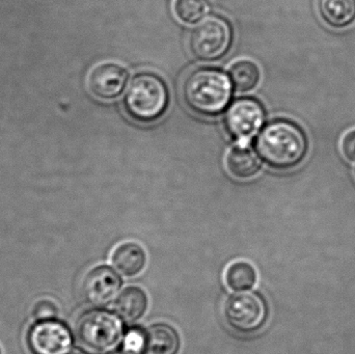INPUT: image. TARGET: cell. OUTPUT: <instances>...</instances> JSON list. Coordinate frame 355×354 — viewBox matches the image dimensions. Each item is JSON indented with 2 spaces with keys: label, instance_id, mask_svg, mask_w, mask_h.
<instances>
[{
  "label": "cell",
  "instance_id": "9c48e42d",
  "mask_svg": "<svg viewBox=\"0 0 355 354\" xmlns=\"http://www.w3.org/2000/svg\"><path fill=\"white\" fill-rule=\"evenodd\" d=\"M128 81V71L114 62H101L87 75V89L98 99L112 100L122 94Z\"/></svg>",
  "mask_w": 355,
  "mask_h": 354
},
{
  "label": "cell",
  "instance_id": "277c9868",
  "mask_svg": "<svg viewBox=\"0 0 355 354\" xmlns=\"http://www.w3.org/2000/svg\"><path fill=\"white\" fill-rule=\"evenodd\" d=\"M79 342L95 353H106L120 343L123 336L120 320L107 311L95 310L79 318L76 326Z\"/></svg>",
  "mask_w": 355,
  "mask_h": 354
},
{
  "label": "cell",
  "instance_id": "4fadbf2b",
  "mask_svg": "<svg viewBox=\"0 0 355 354\" xmlns=\"http://www.w3.org/2000/svg\"><path fill=\"white\" fill-rule=\"evenodd\" d=\"M180 349V337L172 326L157 324L150 326L145 334L146 354H177Z\"/></svg>",
  "mask_w": 355,
  "mask_h": 354
},
{
  "label": "cell",
  "instance_id": "e0dca14e",
  "mask_svg": "<svg viewBox=\"0 0 355 354\" xmlns=\"http://www.w3.org/2000/svg\"><path fill=\"white\" fill-rule=\"evenodd\" d=\"M225 278L227 287L232 290H250L256 285L257 272L248 262L237 261L227 268Z\"/></svg>",
  "mask_w": 355,
  "mask_h": 354
},
{
  "label": "cell",
  "instance_id": "7402d4cb",
  "mask_svg": "<svg viewBox=\"0 0 355 354\" xmlns=\"http://www.w3.org/2000/svg\"><path fill=\"white\" fill-rule=\"evenodd\" d=\"M68 354H89L87 353H85V351H83V349H73L71 353H69Z\"/></svg>",
  "mask_w": 355,
  "mask_h": 354
},
{
  "label": "cell",
  "instance_id": "cb8c5ba5",
  "mask_svg": "<svg viewBox=\"0 0 355 354\" xmlns=\"http://www.w3.org/2000/svg\"><path fill=\"white\" fill-rule=\"evenodd\" d=\"M0 354H1V351H0Z\"/></svg>",
  "mask_w": 355,
  "mask_h": 354
},
{
  "label": "cell",
  "instance_id": "8992f818",
  "mask_svg": "<svg viewBox=\"0 0 355 354\" xmlns=\"http://www.w3.org/2000/svg\"><path fill=\"white\" fill-rule=\"evenodd\" d=\"M225 315L230 326L238 332L252 333L264 324L266 306L264 301L254 293H240L227 301Z\"/></svg>",
  "mask_w": 355,
  "mask_h": 354
},
{
  "label": "cell",
  "instance_id": "3957f363",
  "mask_svg": "<svg viewBox=\"0 0 355 354\" xmlns=\"http://www.w3.org/2000/svg\"><path fill=\"white\" fill-rule=\"evenodd\" d=\"M170 102L164 81L152 73H141L131 80L124 98V106L131 118L151 123L162 118Z\"/></svg>",
  "mask_w": 355,
  "mask_h": 354
},
{
  "label": "cell",
  "instance_id": "30bf717a",
  "mask_svg": "<svg viewBox=\"0 0 355 354\" xmlns=\"http://www.w3.org/2000/svg\"><path fill=\"white\" fill-rule=\"evenodd\" d=\"M121 285V278L114 269L108 266H99L85 276L83 294L87 303L95 307H103L116 297Z\"/></svg>",
  "mask_w": 355,
  "mask_h": 354
},
{
  "label": "cell",
  "instance_id": "7c38bea8",
  "mask_svg": "<svg viewBox=\"0 0 355 354\" xmlns=\"http://www.w3.org/2000/svg\"><path fill=\"white\" fill-rule=\"evenodd\" d=\"M147 263V254L141 245L125 242L119 245L112 254V264L125 276L141 274Z\"/></svg>",
  "mask_w": 355,
  "mask_h": 354
},
{
  "label": "cell",
  "instance_id": "ba28073f",
  "mask_svg": "<svg viewBox=\"0 0 355 354\" xmlns=\"http://www.w3.org/2000/svg\"><path fill=\"white\" fill-rule=\"evenodd\" d=\"M28 345L33 354H68L72 337L64 324L53 319L45 320L31 328Z\"/></svg>",
  "mask_w": 355,
  "mask_h": 354
},
{
  "label": "cell",
  "instance_id": "d6986e66",
  "mask_svg": "<svg viewBox=\"0 0 355 354\" xmlns=\"http://www.w3.org/2000/svg\"><path fill=\"white\" fill-rule=\"evenodd\" d=\"M33 313L39 321L52 320L58 315V308L52 301H41L35 306Z\"/></svg>",
  "mask_w": 355,
  "mask_h": 354
},
{
  "label": "cell",
  "instance_id": "5b68a950",
  "mask_svg": "<svg viewBox=\"0 0 355 354\" xmlns=\"http://www.w3.org/2000/svg\"><path fill=\"white\" fill-rule=\"evenodd\" d=\"M232 41L230 25L218 17H211L200 22L190 33L189 46L198 60H218L229 50Z\"/></svg>",
  "mask_w": 355,
  "mask_h": 354
},
{
  "label": "cell",
  "instance_id": "8fae6325",
  "mask_svg": "<svg viewBox=\"0 0 355 354\" xmlns=\"http://www.w3.org/2000/svg\"><path fill=\"white\" fill-rule=\"evenodd\" d=\"M227 172L239 180H248L258 174L261 168L258 155L245 145H236L225 158Z\"/></svg>",
  "mask_w": 355,
  "mask_h": 354
},
{
  "label": "cell",
  "instance_id": "52a82bcc",
  "mask_svg": "<svg viewBox=\"0 0 355 354\" xmlns=\"http://www.w3.org/2000/svg\"><path fill=\"white\" fill-rule=\"evenodd\" d=\"M264 118V109L258 101L242 98L230 106L225 116V126L233 139L245 141L261 128Z\"/></svg>",
  "mask_w": 355,
  "mask_h": 354
},
{
  "label": "cell",
  "instance_id": "44dd1931",
  "mask_svg": "<svg viewBox=\"0 0 355 354\" xmlns=\"http://www.w3.org/2000/svg\"><path fill=\"white\" fill-rule=\"evenodd\" d=\"M341 151L348 161L355 162V129L344 135L341 141Z\"/></svg>",
  "mask_w": 355,
  "mask_h": 354
},
{
  "label": "cell",
  "instance_id": "603a6c76",
  "mask_svg": "<svg viewBox=\"0 0 355 354\" xmlns=\"http://www.w3.org/2000/svg\"><path fill=\"white\" fill-rule=\"evenodd\" d=\"M114 354H137L135 353H132V351H126V349H124V351H118V353Z\"/></svg>",
  "mask_w": 355,
  "mask_h": 354
},
{
  "label": "cell",
  "instance_id": "7a4b0ae2",
  "mask_svg": "<svg viewBox=\"0 0 355 354\" xmlns=\"http://www.w3.org/2000/svg\"><path fill=\"white\" fill-rule=\"evenodd\" d=\"M182 93L192 112L202 116H218L231 100V79L218 69H196L186 77Z\"/></svg>",
  "mask_w": 355,
  "mask_h": 354
},
{
  "label": "cell",
  "instance_id": "ffe728a7",
  "mask_svg": "<svg viewBox=\"0 0 355 354\" xmlns=\"http://www.w3.org/2000/svg\"><path fill=\"white\" fill-rule=\"evenodd\" d=\"M145 347V334L141 330H132L127 334L124 341V349L139 353Z\"/></svg>",
  "mask_w": 355,
  "mask_h": 354
},
{
  "label": "cell",
  "instance_id": "9a60e30c",
  "mask_svg": "<svg viewBox=\"0 0 355 354\" xmlns=\"http://www.w3.org/2000/svg\"><path fill=\"white\" fill-rule=\"evenodd\" d=\"M318 10L333 28H346L355 21V0H318Z\"/></svg>",
  "mask_w": 355,
  "mask_h": 354
},
{
  "label": "cell",
  "instance_id": "ac0fdd59",
  "mask_svg": "<svg viewBox=\"0 0 355 354\" xmlns=\"http://www.w3.org/2000/svg\"><path fill=\"white\" fill-rule=\"evenodd\" d=\"M208 0H175L174 12L180 21L194 24L208 14Z\"/></svg>",
  "mask_w": 355,
  "mask_h": 354
},
{
  "label": "cell",
  "instance_id": "2e32d148",
  "mask_svg": "<svg viewBox=\"0 0 355 354\" xmlns=\"http://www.w3.org/2000/svg\"><path fill=\"white\" fill-rule=\"evenodd\" d=\"M229 73L232 85L239 93L252 91L260 80V70L252 60H242L234 62Z\"/></svg>",
  "mask_w": 355,
  "mask_h": 354
},
{
  "label": "cell",
  "instance_id": "6da1fadb",
  "mask_svg": "<svg viewBox=\"0 0 355 354\" xmlns=\"http://www.w3.org/2000/svg\"><path fill=\"white\" fill-rule=\"evenodd\" d=\"M260 157L275 170L295 168L306 157L308 139L302 127L289 120H277L263 128L256 141Z\"/></svg>",
  "mask_w": 355,
  "mask_h": 354
},
{
  "label": "cell",
  "instance_id": "5bb4252c",
  "mask_svg": "<svg viewBox=\"0 0 355 354\" xmlns=\"http://www.w3.org/2000/svg\"><path fill=\"white\" fill-rule=\"evenodd\" d=\"M148 309V297L139 287L125 289L114 303V312L124 321L132 324L141 319Z\"/></svg>",
  "mask_w": 355,
  "mask_h": 354
}]
</instances>
